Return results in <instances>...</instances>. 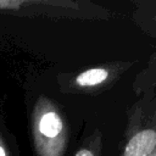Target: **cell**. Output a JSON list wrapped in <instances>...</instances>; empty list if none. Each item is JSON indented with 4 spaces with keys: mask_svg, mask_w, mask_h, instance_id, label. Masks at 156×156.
I'll return each instance as SVG.
<instances>
[{
    "mask_svg": "<svg viewBox=\"0 0 156 156\" xmlns=\"http://www.w3.org/2000/svg\"><path fill=\"white\" fill-rule=\"evenodd\" d=\"M62 119L54 110H37L34 116V138L38 152L46 156L49 141L56 139L62 133Z\"/></svg>",
    "mask_w": 156,
    "mask_h": 156,
    "instance_id": "1",
    "label": "cell"
},
{
    "mask_svg": "<svg viewBox=\"0 0 156 156\" xmlns=\"http://www.w3.org/2000/svg\"><path fill=\"white\" fill-rule=\"evenodd\" d=\"M156 146V132L145 129L136 133L127 143L123 156H149Z\"/></svg>",
    "mask_w": 156,
    "mask_h": 156,
    "instance_id": "2",
    "label": "cell"
},
{
    "mask_svg": "<svg viewBox=\"0 0 156 156\" xmlns=\"http://www.w3.org/2000/svg\"><path fill=\"white\" fill-rule=\"evenodd\" d=\"M107 76H108V73L106 69L93 68V69H88V71L80 73L76 78V82L80 87H91V85H96V84H100L101 82H104L107 78Z\"/></svg>",
    "mask_w": 156,
    "mask_h": 156,
    "instance_id": "3",
    "label": "cell"
},
{
    "mask_svg": "<svg viewBox=\"0 0 156 156\" xmlns=\"http://www.w3.org/2000/svg\"><path fill=\"white\" fill-rule=\"evenodd\" d=\"M26 2L20 0H0V11H13L22 7Z\"/></svg>",
    "mask_w": 156,
    "mask_h": 156,
    "instance_id": "4",
    "label": "cell"
},
{
    "mask_svg": "<svg viewBox=\"0 0 156 156\" xmlns=\"http://www.w3.org/2000/svg\"><path fill=\"white\" fill-rule=\"evenodd\" d=\"M0 156H11L7 138L5 135L4 128L1 127V119H0Z\"/></svg>",
    "mask_w": 156,
    "mask_h": 156,
    "instance_id": "5",
    "label": "cell"
},
{
    "mask_svg": "<svg viewBox=\"0 0 156 156\" xmlns=\"http://www.w3.org/2000/svg\"><path fill=\"white\" fill-rule=\"evenodd\" d=\"M76 156H94V155H93V152H91L90 150H88V149H82V150H79V151L76 154Z\"/></svg>",
    "mask_w": 156,
    "mask_h": 156,
    "instance_id": "6",
    "label": "cell"
}]
</instances>
